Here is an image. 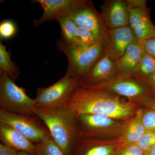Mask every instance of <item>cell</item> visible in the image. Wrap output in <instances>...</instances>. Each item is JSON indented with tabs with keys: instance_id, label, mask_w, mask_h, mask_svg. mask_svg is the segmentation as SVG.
Returning a JSON list of instances; mask_svg holds the SVG:
<instances>
[{
	"instance_id": "6da1fadb",
	"label": "cell",
	"mask_w": 155,
	"mask_h": 155,
	"mask_svg": "<svg viewBox=\"0 0 155 155\" xmlns=\"http://www.w3.org/2000/svg\"><path fill=\"white\" fill-rule=\"evenodd\" d=\"M134 105L122 101L114 93L80 84L72 91L66 104L77 116L84 114H96L113 119L131 116L134 111Z\"/></svg>"
},
{
	"instance_id": "7a4b0ae2",
	"label": "cell",
	"mask_w": 155,
	"mask_h": 155,
	"mask_svg": "<svg viewBox=\"0 0 155 155\" xmlns=\"http://www.w3.org/2000/svg\"><path fill=\"white\" fill-rule=\"evenodd\" d=\"M35 114L44 123L52 138L65 155H73L80 138L78 116L65 106L50 109L35 108Z\"/></svg>"
},
{
	"instance_id": "3957f363",
	"label": "cell",
	"mask_w": 155,
	"mask_h": 155,
	"mask_svg": "<svg viewBox=\"0 0 155 155\" xmlns=\"http://www.w3.org/2000/svg\"><path fill=\"white\" fill-rule=\"evenodd\" d=\"M35 99L17 86L7 73L0 72V110L18 115L35 116Z\"/></svg>"
},
{
	"instance_id": "277c9868",
	"label": "cell",
	"mask_w": 155,
	"mask_h": 155,
	"mask_svg": "<svg viewBox=\"0 0 155 155\" xmlns=\"http://www.w3.org/2000/svg\"><path fill=\"white\" fill-rule=\"evenodd\" d=\"M57 47L67 56L68 65L66 74L77 78L80 84L96 61L104 52L102 42L91 47L75 48L61 38L57 40Z\"/></svg>"
},
{
	"instance_id": "5b68a950",
	"label": "cell",
	"mask_w": 155,
	"mask_h": 155,
	"mask_svg": "<svg viewBox=\"0 0 155 155\" xmlns=\"http://www.w3.org/2000/svg\"><path fill=\"white\" fill-rule=\"evenodd\" d=\"M78 78L65 74L61 79L48 87H39L35 98L36 108L54 109L66 106L72 91L80 84Z\"/></svg>"
},
{
	"instance_id": "8992f818",
	"label": "cell",
	"mask_w": 155,
	"mask_h": 155,
	"mask_svg": "<svg viewBox=\"0 0 155 155\" xmlns=\"http://www.w3.org/2000/svg\"><path fill=\"white\" fill-rule=\"evenodd\" d=\"M0 121L14 127L34 144L52 138L48 127L36 115H18L0 110Z\"/></svg>"
},
{
	"instance_id": "52a82bcc",
	"label": "cell",
	"mask_w": 155,
	"mask_h": 155,
	"mask_svg": "<svg viewBox=\"0 0 155 155\" xmlns=\"http://www.w3.org/2000/svg\"><path fill=\"white\" fill-rule=\"evenodd\" d=\"M32 3H38L43 10L40 18L34 20L35 28H38L49 21L58 20L69 16L88 2V0H33Z\"/></svg>"
},
{
	"instance_id": "ba28073f",
	"label": "cell",
	"mask_w": 155,
	"mask_h": 155,
	"mask_svg": "<svg viewBox=\"0 0 155 155\" xmlns=\"http://www.w3.org/2000/svg\"><path fill=\"white\" fill-rule=\"evenodd\" d=\"M137 40L129 25L120 28H107L102 40L104 52L113 61L125 53L128 46Z\"/></svg>"
},
{
	"instance_id": "9c48e42d",
	"label": "cell",
	"mask_w": 155,
	"mask_h": 155,
	"mask_svg": "<svg viewBox=\"0 0 155 155\" xmlns=\"http://www.w3.org/2000/svg\"><path fill=\"white\" fill-rule=\"evenodd\" d=\"M68 16L78 26L90 31L98 41L102 42L107 28L100 13L97 11L92 1H89L85 5Z\"/></svg>"
},
{
	"instance_id": "30bf717a",
	"label": "cell",
	"mask_w": 155,
	"mask_h": 155,
	"mask_svg": "<svg viewBox=\"0 0 155 155\" xmlns=\"http://www.w3.org/2000/svg\"><path fill=\"white\" fill-rule=\"evenodd\" d=\"M117 75L114 61L104 52L92 66L80 85L97 86L110 82L115 79Z\"/></svg>"
},
{
	"instance_id": "8fae6325",
	"label": "cell",
	"mask_w": 155,
	"mask_h": 155,
	"mask_svg": "<svg viewBox=\"0 0 155 155\" xmlns=\"http://www.w3.org/2000/svg\"><path fill=\"white\" fill-rule=\"evenodd\" d=\"M101 17L107 28L129 25L130 8L126 0H107L101 7Z\"/></svg>"
},
{
	"instance_id": "7c38bea8",
	"label": "cell",
	"mask_w": 155,
	"mask_h": 155,
	"mask_svg": "<svg viewBox=\"0 0 155 155\" xmlns=\"http://www.w3.org/2000/svg\"><path fill=\"white\" fill-rule=\"evenodd\" d=\"M132 76H117L110 82L93 87L128 98L141 96L148 92L144 85L132 79Z\"/></svg>"
},
{
	"instance_id": "4fadbf2b",
	"label": "cell",
	"mask_w": 155,
	"mask_h": 155,
	"mask_svg": "<svg viewBox=\"0 0 155 155\" xmlns=\"http://www.w3.org/2000/svg\"><path fill=\"white\" fill-rule=\"evenodd\" d=\"M129 26L139 41L155 37V25L147 8H130Z\"/></svg>"
},
{
	"instance_id": "5bb4252c",
	"label": "cell",
	"mask_w": 155,
	"mask_h": 155,
	"mask_svg": "<svg viewBox=\"0 0 155 155\" xmlns=\"http://www.w3.org/2000/svg\"><path fill=\"white\" fill-rule=\"evenodd\" d=\"M0 139L2 143L18 152L35 155V144L14 127L1 121Z\"/></svg>"
},
{
	"instance_id": "9a60e30c",
	"label": "cell",
	"mask_w": 155,
	"mask_h": 155,
	"mask_svg": "<svg viewBox=\"0 0 155 155\" xmlns=\"http://www.w3.org/2000/svg\"><path fill=\"white\" fill-rule=\"evenodd\" d=\"M143 51L139 41H134L130 44L124 54L114 61L117 76H133L138 67Z\"/></svg>"
},
{
	"instance_id": "2e32d148",
	"label": "cell",
	"mask_w": 155,
	"mask_h": 155,
	"mask_svg": "<svg viewBox=\"0 0 155 155\" xmlns=\"http://www.w3.org/2000/svg\"><path fill=\"white\" fill-rule=\"evenodd\" d=\"M116 147L95 138L80 137L73 155H114Z\"/></svg>"
},
{
	"instance_id": "e0dca14e",
	"label": "cell",
	"mask_w": 155,
	"mask_h": 155,
	"mask_svg": "<svg viewBox=\"0 0 155 155\" xmlns=\"http://www.w3.org/2000/svg\"><path fill=\"white\" fill-rule=\"evenodd\" d=\"M143 116V114L141 110L137 112L136 116L125 130L121 142L122 144L119 148L134 144L147 132L142 121Z\"/></svg>"
},
{
	"instance_id": "ac0fdd59",
	"label": "cell",
	"mask_w": 155,
	"mask_h": 155,
	"mask_svg": "<svg viewBox=\"0 0 155 155\" xmlns=\"http://www.w3.org/2000/svg\"><path fill=\"white\" fill-rule=\"evenodd\" d=\"M11 51L0 41V72L7 73L14 81L21 74L19 67L11 59Z\"/></svg>"
},
{
	"instance_id": "d6986e66",
	"label": "cell",
	"mask_w": 155,
	"mask_h": 155,
	"mask_svg": "<svg viewBox=\"0 0 155 155\" xmlns=\"http://www.w3.org/2000/svg\"><path fill=\"white\" fill-rule=\"evenodd\" d=\"M155 72V58L143 51L141 58L134 77L148 82Z\"/></svg>"
},
{
	"instance_id": "ffe728a7",
	"label": "cell",
	"mask_w": 155,
	"mask_h": 155,
	"mask_svg": "<svg viewBox=\"0 0 155 155\" xmlns=\"http://www.w3.org/2000/svg\"><path fill=\"white\" fill-rule=\"evenodd\" d=\"M90 31L78 26L73 40L70 45L75 48H86L93 46L100 42Z\"/></svg>"
},
{
	"instance_id": "44dd1931",
	"label": "cell",
	"mask_w": 155,
	"mask_h": 155,
	"mask_svg": "<svg viewBox=\"0 0 155 155\" xmlns=\"http://www.w3.org/2000/svg\"><path fill=\"white\" fill-rule=\"evenodd\" d=\"M57 21L59 22L61 28V39L66 43L70 44L78 26L69 16L61 17Z\"/></svg>"
},
{
	"instance_id": "7402d4cb",
	"label": "cell",
	"mask_w": 155,
	"mask_h": 155,
	"mask_svg": "<svg viewBox=\"0 0 155 155\" xmlns=\"http://www.w3.org/2000/svg\"><path fill=\"white\" fill-rule=\"evenodd\" d=\"M35 144L34 155H65L52 138L48 141Z\"/></svg>"
},
{
	"instance_id": "603a6c76",
	"label": "cell",
	"mask_w": 155,
	"mask_h": 155,
	"mask_svg": "<svg viewBox=\"0 0 155 155\" xmlns=\"http://www.w3.org/2000/svg\"><path fill=\"white\" fill-rule=\"evenodd\" d=\"M17 28L14 21L10 19L3 20L0 23V39H9L15 36Z\"/></svg>"
},
{
	"instance_id": "cb8c5ba5",
	"label": "cell",
	"mask_w": 155,
	"mask_h": 155,
	"mask_svg": "<svg viewBox=\"0 0 155 155\" xmlns=\"http://www.w3.org/2000/svg\"><path fill=\"white\" fill-rule=\"evenodd\" d=\"M134 144L145 151L149 150L155 145V131H147Z\"/></svg>"
},
{
	"instance_id": "d4e9b609",
	"label": "cell",
	"mask_w": 155,
	"mask_h": 155,
	"mask_svg": "<svg viewBox=\"0 0 155 155\" xmlns=\"http://www.w3.org/2000/svg\"><path fill=\"white\" fill-rule=\"evenodd\" d=\"M142 121L147 131H155V108L143 114Z\"/></svg>"
},
{
	"instance_id": "484cf974",
	"label": "cell",
	"mask_w": 155,
	"mask_h": 155,
	"mask_svg": "<svg viewBox=\"0 0 155 155\" xmlns=\"http://www.w3.org/2000/svg\"><path fill=\"white\" fill-rule=\"evenodd\" d=\"M144 151L137 145H129L116 150L114 155H144Z\"/></svg>"
},
{
	"instance_id": "4316f807",
	"label": "cell",
	"mask_w": 155,
	"mask_h": 155,
	"mask_svg": "<svg viewBox=\"0 0 155 155\" xmlns=\"http://www.w3.org/2000/svg\"><path fill=\"white\" fill-rule=\"evenodd\" d=\"M139 42L142 47L143 50L155 58V37Z\"/></svg>"
},
{
	"instance_id": "83f0119b",
	"label": "cell",
	"mask_w": 155,
	"mask_h": 155,
	"mask_svg": "<svg viewBox=\"0 0 155 155\" xmlns=\"http://www.w3.org/2000/svg\"><path fill=\"white\" fill-rule=\"evenodd\" d=\"M129 8H147V1L144 0H126Z\"/></svg>"
},
{
	"instance_id": "f1b7e54d",
	"label": "cell",
	"mask_w": 155,
	"mask_h": 155,
	"mask_svg": "<svg viewBox=\"0 0 155 155\" xmlns=\"http://www.w3.org/2000/svg\"><path fill=\"white\" fill-rule=\"evenodd\" d=\"M18 152L17 150L7 146L2 143H0V155H18Z\"/></svg>"
},
{
	"instance_id": "f546056e",
	"label": "cell",
	"mask_w": 155,
	"mask_h": 155,
	"mask_svg": "<svg viewBox=\"0 0 155 155\" xmlns=\"http://www.w3.org/2000/svg\"><path fill=\"white\" fill-rule=\"evenodd\" d=\"M149 83L150 86L152 90V91L155 93V72L150 78L149 80L148 81Z\"/></svg>"
},
{
	"instance_id": "4dcf8cb0",
	"label": "cell",
	"mask_w": 155,
	"mask_h": 155,
	"mask_svg": "<svg viewBox=\"0 0 155 155\" xmlns=\"http://www.w3.org/2000/svg\"><path fill=\"white\" fill-rule=\"evenodd\" d=\"M144 155H155V145L149 150L145 151Z\"/></svg>"
},
{
	"instance_id": "1f68e13d",
	"label": "cell",
	"mask_w": 155,
	"mask_h": 155,
	"mask_svg": "<svg viewBox=\"0 0 155 155\" xmlns=\"http://www.w3.org/2000/svg\"><path fill=\"white\" fill-rule=\"evenodd\" d=\"M18 155H34L30 154L28 153L23 152H18Z\"/></svg>"
}]
</instances>
